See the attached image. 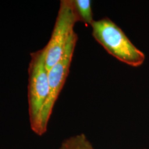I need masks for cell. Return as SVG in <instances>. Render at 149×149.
I'll use <instances>...</instances> for the list:
<instances>
[{
	"label": "cell",
	"mask_w": 149,
	"mask_h": 149,
	"mask_svg": "<svg viewBox=\"0 0 149 149\" xmlns=\"http://www.w3.org/2000/svg\"><path fill=\"white\" fill-rule=\"evenodd\" d=\"M91 26L93 38L117 60L132 67H139L144 64V53L134 45L122 29L111 19L95 20Z\"/></svg>",
	"instance_id": "cell-1"
},
{
	"label": "cell",
	"mask_w": 149,
	"mask_h": 149,
	"mask_svg": "<svg viewBox=\"0 0 149 149\" xmlns=\"http://www.w3.org/2000/svg\"><path fill=\"white\" fill-rule=\"evenodd\" d=\"M48 70L45 64L44 48L31 53L29 66L28 101L31 128L37 135L42 136L41 115L48 96Z\"/></svg>",
	"instance_id": "cell-2"
},
{
	"label": "cell",
	"mask_w": 149,
	"mask_h": 149,
	"mask_svg": "<svg viewBox=\"0 0 149 149\" xmlns=\"http://www.w3.org/2000/svg\"><path fill=\"white\" fill-rule=\"evenodd\" d=\"M77 22L71 0H61L51 38L43 48L47 70L61 59L68 41L74 33V26Z\"/></svg>",
	"instance_id": "cell-3"
},
{
	"label": "cell",
	"mask_w": 149,
	"mask_h": 149,
	"mask_svg": "<svg viewBox=\"0 0 149 149\" xmlns=\"http://www.w3.org/2000/svg\"><path fill=\"white\" fill-rule=\"evenodd\" d=\"M78 40L77 34L74 32L67 44L62 57L58 62L48 70V96L42 109L41 115V130L42 135L46 133L48 122L53 113L55 102L60 94L69 73L70 65L76 44Z\"/></svg>",
	"instance_id": "cell-4"
},
{
	"label": "cell",
	"mask_w": 149,
	"mask_h": 149,
	"mask_svg": "<svg viewBox=\"0 0 149 149\" xmlns=\"http://www.w3.org/2000/svg\"><path fill=\"white\" fill-rule=\"evenodd\" d=\"M71 3L77 22L92 25L95 20L90 0H71Z\"/></svg>",
	"instance_id": "cell-5"
},
{
	"label": "cell",
	"mask_w": 149,
	"mask_h": 149,
	"mask_svg": "<svg viewBox=\"0 0 149 149\" xmlns=\"http://www.w3.org/2000/svg\"><path fill=\"white\" fill-rule=\"evenodd\" d=\"M59 149H95L84 134L71 136L62 141Z\"/></svg>",
	"instance_id": "cell-6"
}]
</instances>
